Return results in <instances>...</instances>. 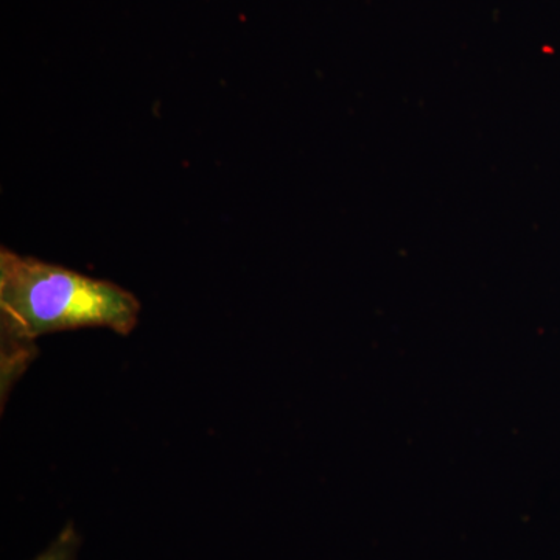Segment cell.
Listing matches in <instances>:
<instances>
[{"label":"cell","instance_id":"1","mask_svg":"<svg viewBox=\"0 0 560 560\" xmlns=\"http://www.w3.org/2000/svg\"><path fill=\"white\" fill-rule=\"evenodd\" d=\"M139 315L138 298L117 283L0 249L3 388L31 363L39 337L77 329L130 335Z\"/></svg>","mask_w":560,"mask_h":560},{"label":"cell","instance_id":"2","mask_svg":"<svg viewBox=\"0 0 560 560\" xmlns=\"http://www.w3.org/2000/svg\"><path fill=\"white\" fill-rule=\"evenodd\" d=\"M81 539L79 529L72 522L62 526L58 536L51 540L49 547L39 552L33 560H77L79 556Z\"/></svg>","mask_w":560,"mask_h":560}]
</instances>
